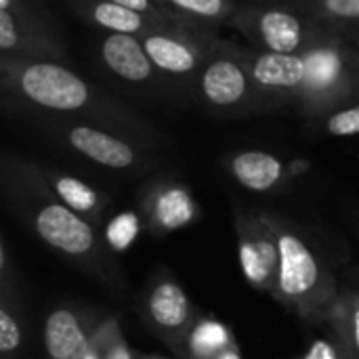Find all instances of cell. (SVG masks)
<instances>
[{"mask_svg":"<svg viewBox=\"0 0 359 359\" xmlns=\"http://www.w3.org/2000/svg\"><path fill=\"white\" fill-rule=\"evenodd\" d=\"M4 187L13 210L50 250L95 273L105 284L118 286L122 282L105 236L53 194L42 170L15 164L4 175Z\"/></svg>","mask_w":359,"mask_h":359,"instance_id":"obj_1","label":"cell"},{"mask_svg":"<svg viewBox=\"0 0 359 359\" xmlns=\"http://www.w3.org/2000/svg\"><path fill=\"white\" fill-rule=\"evenodd\" d=\"M278 236L280 267L273 299L307 324H324L339 284L324 259L288 219L267 215Z\"/></svg>","mask_w":359,"mask_h":359,"instance_id":"obj_2","label":"cell"},{"mask_svg":"<svg viewBox=\"0 0 359 359\" xmlns=\"http://www.w3.org/2000/svg\"><path fill=\"white\" fill-rule=\"evenodd\" d=\"M198 316L200 313L189 294L170 273H156L149 280L141 303V318L145 326L172 349L175 355L179 353Z\"/></svg>","mask_w":359,"mask_h":359,"instance_id":"obj_3","label":"cell"},{"mask_svg":"<svg viewBox=\"0 0 359 359\" xmlns=\"http://www.w3.org/2000/svg\"><path fill=\"white\" fill-rule=\"evenodd\" d=\"M236 238L244 280L255 290L273 297L278 286L280 248L267 212H238Z\"/></svg>","mask_w":359,"mask_h":359,"instance_id":"obj_4","label":"cell"},{"mask_svg":"<svg viewBox=\"0 0 359 359\" xmlns=\"http://www.w3.org/2000/svg\"><path fill=\"white\" fill-rule=\"evenodd\" d=\"M19 86L32 103L53 111H78L90 99L82 78L48 61L29 63L19 76Z\"/></svg>","mask_w":359,"mask_h":359,"instance_id":"obj_5","label":"cell"},{"mask_svg":"<svg viewBox=\"0 0 359 359\" xmlns=\"http://www.w3.org/2000/svg\"><path fill=\"white\" fill-rule=\"evenodd\" d=\"M200 215V206L189 187L177 181H156L139 198V217L143 227L156 238H164L194 225Z\"/></svg>","mask_w":359,"mask_h":359,"instance_id":"obj_6","label":"cell"},{"mask_svg":"<svg viewBox=\"0 0 359 359\" xmlns=\"http://www.w3.org/2000/svg\"><path fill=\"white\" fill-rule=\"evenodd\" d=\"M103 318L69 305L53 309L42 328V343L48 359H82L90 347Z\"/></svg>","mask_w":359,"mask_h":359,"instance_id":"obj_7","label":"cell"},{"mask_svg":"<svg viewBox=\"0 0 359 359\" xmlns=\"http://www.w3.org/2000/svg\"><path fill=\"white\" fill-rule=\"evenodd\" d=\"M67 143L90 162L111 168V170H128L141 164V151L124 141L122 137L109 135L107 130L93 126H72L65 133Z\"/></svg>","mask_w":359,"mask_h":359,"instance_id":"obj_8","label":"cell"},{"mask_svg":"<svg viewBox=\"0 0 359 359\" xmlns=\"http://www.w3.org/2000/svg\"><path fill=\"white\" fill-rule=\"evenodd\" d=\"M227 166L242 187L257 194H273L288 187V177L292 175L280 158L257 149L236 154Z\"/></svg>","mask_w":359,"mask_h":359,"instance_id":"obj_9","label":"cell"},{"mask_svg":"<svg viewBox=\"0 0 359 359\" xmlns=\"http://www.w3.org/2000/svg\"><path fill=\"white\" fill-rule=\"evenodd\" d=\"M255 34L267 53L297 55V50L307 46V27L305 23L288 8H263L255 17Z\"/></svg>","mask_w":359,"mask_h":359,"instance_id":"obj_10","label":"cell"},{"mask_svg":"<svg viewBox=\"0 0 359 359\" xmlns=\"http://www.w3.org/2000/svg\"><path fill=\"white\" fill-rule=\"evenodd\" d=\"M46 183L50 185L53 194L74 212L90 221L93 225L101 227L105 219V210L109 206V198L95 187H90L86 181L65 175V172H55V170H42Z\"/></svg>","mask_w":359,"mask_h":359,"instance_id":"obj_11","label":"cell"},{"mask_svg":"<svg viewBox=\"0 0 359 359\" xmlns=\"http://www.w3.org/2000/svg\"><path fill=\"white\" fill-rule=\"evenodd\" d=\"M23 347V311L11 263L0 267V359H17Z\"/></svg>","mask_w":359,"mask_h":359,"instance_id":"obj_12","label":"cell"},{"mask_svg":"<svg viewBox=\"0 0 359 359\" xmlns=\"http://www.w3.org/2000/svg\"><path fill=\"white\" fill-rule=\"evenodd\" d=\"M105 65L128 82H143L151 76L154 63L133 34H111L101 44Z\"/></svg>","mask_w":359,"mask_h":359,"instance_id":"obj_13","label":"cell"},{"mask_svg":"<svg viewBox=\"0 0 359 359\" xmlns=\"http://www.w3.org/2000/svg\"><path fill=\"white\" fill-rule=\"evenodd\" d=\"M202 93L217 107H233L248 93V76L238 61L219 57L202 74Z\"/></svg>","mask_w":359,"mask_h":359,"instance_id":"obj_14","label":"cell"},{"mask_svg":"<svg viewBox=\"0 0 359 359\" xmlns=\"http://www.w3.org/2000/svg\"><path fill=\"white\" fill-rule=\"evenodd\" d=\"M233 347H238V341L227 324L210 316H198L175 358L219 359Z\"/></svg>","mask_w":359,"mask_h":359,"instance_id":"obj_15","label":"cell"},{"mask_svg":"<svg viewBox=\"0 0 359 359\" xmlns=\"http://www.w3.org/2000/svg\"><path fill=\"white\" fill-rule=\"evenodd\" d=\"M250 74L265 88H299L307 82V63L299 55L263 53L250 65Z\"/></svg>","mask_w":359,"mask_h":359,"instance_id":"obj_16","label":"cell"},{"mask_svg":"<svg viewBox=\"0 0 359 359\" xmlns=\"http://www.w3.org/2000/svg\"><path fill=\"white\" fill-rule=\"evenodd\" d=\"M330 334L359 358V290H343L337 294L324 318Z\"/></svg>","mask_w":359,"mask_h":359,"instance_id":"obj_17","label":"cell"},{"mask_svg":"<svg viewBox=\"0 0 359 359\" xmlns=\"http://www.w3.org/2000/svg\"><path fill=\"white\" fill-rule=\"evenodd\" d=\"M143 48L151 63L168 74H189L198 67V55L191 46L164 36V34H149L143 40Z\"/></svg>","mask_w":359,"mask_h":359,"instance_id":"obj_18","label":"cell"},{"mask_svg":"<svg viewBox=\"0 0 359 359\" xmlns=\"http://www.w3.org/2000/svg\"><path fill=\"white\" fill-rule=\"evenodd\" d=\"M307 63V86L313 95L326 93V88L334 86L341 76V61L332 50H311L305 57Z\"/></svg>","mask_w":359,"mask_h":359,"instance_id":"obj_19","label":"cell"},{"mask_svg":"<svg viewBox=\"0 0 359 359\" xmlns=\"http://www.w3.org/2000/svg\"><path fill=\"white\" fill-rule=\"evenodd\" d=\"M90 17L95 19V23H99L101 27L105 29H111L116 34H137L143 29V15L141 13H135L126 6H120L116 2H109V0H103V2H97L93 6V13Z\"/></svg>","mask_w":359,"mask_h":359,"instance_id":"obj_20","label":"cell"},{"mask_svg":"<svg viewBox=\"0 0 359 359\" xmlns=\"http://www.w3.org/2000/svg\"><path fill=\"white\" fill-rule=\"evenodd\" d=\"M311 17L332 23H358L359 0H309Z\"/></svg>","mask_w":359,"mask_h":359,"instance_id":"obj_21","label":"cell"},{"mask_svg":"<svg viewBox=\"0 0 359 359\" xmlns=\"http://www.w3.org/2000/svg\"><path fill=\"white\" fill-rule=\"evenodd\" d=\"M139 225H143L141 217H135V215H122V217H118L107 227V233H105V240H107L109 248L124 250L135 240V236L139 231Z\"/></svg>","mask_w":359,"mask_h":359,"instance_id":"obj_22","label":"cell"},{"mask_svg":"<svg viewBox=\"0 0 359 359\" xmlns=\"http://www.w3.org/2000/svg\"><path fill=\"white\" fill-rule=\"evenodd\" d=\"M181 13L200 17V19H221L225 17L229 2L227 0H164Z\"/></svg>","mask_w":359,"mask_h":359,"instance_id":"obj_23","label":"cell"},{"mask_svg":"<svg viewBox=\"0 0 359 359\" xmlns=\"http://www.w3.org/2000/svg\"><path fill=\"white\" fill-rule=\"evenodd\" d=\"M122 328L120 324V318L118 316H107L101 320V324L97 326L95 330V337L90 341V347L88 351L84 353L82 359H105V353H107V347L114 339V334Z\"/></svg>","mask_w":359,"mask_h":359,"instance_id":"obj_24","label":"cell"},{"mask_svg":"<svg viewBox=\"0 0 359 359\" xmlns=\"http://www.w3.org/2000/svg\"><path fill=\"white\" fill-rule=\"evenodd\" d=\"M297 359H359L347 347H343L334 337L330 339H316L309 349Z\"/></svg>","mask_w":359,"mask_h":359,"instance_id":"obj_25","label":"cell"},{"mask_svg":"<svg viewBox=\"0 0 359 359\" xmlns=\"http://www.w3.org/2000/svg\"><path fill=\"white\" fill-rule=\"evenodd\" d=\"M326 128L334 137L359 135V105L332 114L330 120H328V124H326Z\"/></svg>","mask_w":359,"mask_h":359,"instance_id":"obj_26","label":"cell"},{"mask_svg":"<svg viewBox=\"0 0 359 359\" xmlns=\"http://www.w3.org/2000/svg\"><path fill=\"white\" fill-rule=\"evenodd\" d=\"M19 42V34H17V23L11 15V11H2L0 8V48L2 50H11L15 48Z\"/></svg>","mask_w":359,"mask_h":359,"instance_id":"obj_27","label":"cell"},{"mask_svg":"<svg viewBox=\"0 0 359 359\" xmlns=\"http://www.w3.org/2000/svg\"><path fill=\"white\" fill-rule=\"evenodd\" d=\"M141 358V353H137V351H133V347L128 345V341H126V337H124V332H122V328L114 334V339H111V343H109V347H107V353H105V359H139Z\"/></svg>","mask_w":359,"mask_h":359,"instance_id":"obj_28","label":"cell"},{"mask_svg":"<svg viewBox=\"0 0 359 359\" xmlns=\"http://www.w3.org/2000/svg\"><path fill=\"white\" fill-rule=\"evenodd\" d=\"M109 2H116L120 6H126V8H130L135 13H141V15H145V13H151L154 15L156 13L151 0H109Z\"/></svg>","mask_w":359,"mask_h":359,"instance_id":"obj_29","label":"cell"},{"mask_svg":"<svg viewBox=\"0 0 359 359\" xmlns=\"http://www.w3.org/2000/svg\"><path fill=\"white\" fill-rule=\"evenodd\" d=\"M219 359H242V353H240V347H233V349H229L225 355H221Z\"/></svg>","mask_w":359,"mask_h":359,"instance_id":"obj_30","label":"cell"},{"mask_svg":"<svg viewBox=\"0 0 359 359\" xmlns=\"http://www.w3.org/2000/svg\"><path fill=\"white\" fill-rule=\"evenodd\" d=\"M8 6H11V0H0V8L2 11H8Z\"/></svg>","mask_w":359,"mask_h":359,"instance_id":"obj_31","label":"cell"},{"mask_svg":"<svg viewBox=\"0 0 359 359\" xmlns=\"http://www.w3.org/2000/svg\"><path fill=\"white\" fill-rule=\"evenodd\" d=\"M139 359H168V358H162V355H143V353H141V358ZM175 359H179V358H175Z\"/></svg>","mask_w":359,"mask_h":359,"instance_id":"obj_32","label":"cell"}]
</instances>
